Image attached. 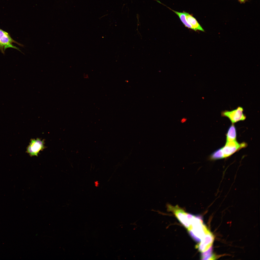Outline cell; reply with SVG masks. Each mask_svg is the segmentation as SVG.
Returning <instances> with one entry per match:
<instances>
[{"label":"cell","mask_w":260,"mask_h":260,"mask_svg":"<svg viewBox=\"0 0 260 260\" xmlns=\"http://www.w3.org/2000/svg\"><path fill=\"white\" fill-rule=\"evenodd\" d=\"M192 237L195 240L200 242L205 234L210 231L203 224L200 217L195 216L191 223V227L188 231Z\"/></svg>","instance_id":"1"},{"label":"cell","mask_w":260,"mask_h":260,"mask_svg":"<svg viewBox=\"0 0 260 260\" xmlns=\"http://www.w3.org/2000/svg\"><path fill=\"white\" fill-rule=\"evenodd\" d=\"M167 207L168 210L173 212L181 223L189 230L191 225L188 217V213L177 205L173 206L168 204Z\"/></svg>","instance_id":"2"},{"label":"cell","mask_w":260,"mask_h":260,"mask_svg":"<svg viewBox=\"0 0 260 260\" xmlns=\"http://www.w3.org/2000/svg\"><path fill=\"white\" fill-rule=\"evenodd\" d=\"M243 111V108L238 106L236 109L231 110L223 111L221 112V115L222 117H228L231 123L234 124L245 120L246 116L244 114Z\"/></svg>","instance_id":"3"},{"label":"cell","mask_w":260,"mask_h":260,"mask_svg":"<svg viewBox=\"0 0 260 260\" xmlns=\"http://www.w3.org/2000/svg\"><path fill=\"white\" fill-rule=\"evenodd\" d=\"M247 145L245 143H239L236 140L226 142L225 146L221 148L224 158L230 156L241 149L245 148Z\"/></svg>","instance_id":"4"},{"label":"cell","mask_w":260,"mask_h":260,"mask_svg":"<svg viewBox=\"0 0 260 260\" xmlns=\"http://www.w3.org/2000/svg\"><path fill=\"white\" fill-rule=\"evenodd\" d=\"M45 147L44 140L39 138L31 139L27 148L26 152L31 156H37L39 152Z\"/></svg>","instance_id":"5"},{"label":"cell","mask_w":260,"mask_h":260,"mask_svg":"<svg viewBox=\"0 0 260 260\" xmlns=\"http://www.w3.org/2000/svg\"><path fill=\"white\" fill-rule=\"evenodd\" d=\"M214 239L213 235L210 232L206 234L200 242L196 245V248L201 252L206 251L212 247Z\"/></svg>","instance_id":"6"},{"label":"cell","mask_w":260,"mask_h":260,"mask_svg":"<svg viewBox=\"0 0 260 260\" xmlns=\"http://www.w3.org/2000/svg\"><path fill=\"white\" fill-rule=\"evenodd\" d=\"M14 41L8 33L0 29V48L5 50L8 48L11 47L17 49H18L13 46L12 44Z\"/></svg>","instance_id":"7"},{"label":"cell","mask_w":260,"mask_h":260,"mask_svg":"<svg viewBox=\"0 0 260 260\" xmlns=\"http://www.w3.org/2000/svg\"><path fill=\"white\" fill-rule=\"evenodd\" d=\"M185 13L187 20L192 26L193 30L195 31L198 30L205 32L203 29L192 15L186 12Z\"/></svg>","instance_id":"8"},{"label":"cell","mask_w":260,"mask_h":260,"mask_svg":"<svg viewBox=\"0 0 260 260\" xmlns=\"http://www.w3.org/2000/svg\"><path fill=\"white\" fill-rule=\"evenodd\" d=\"M236 128L232 124L229 128L226 135V142H229L236 140Z\"/></svg>","instance_id":"9"},{"label":"cell","mask_w":260,"mask_h":260,"mask_svg":"<svg viewBox=\"0 0 260 260\" xmlns=\"http://www.w3.org/2000/svg\"><path fill=\"white\" fill-rule=\"evenodd\" d=\"M167 7L178 16L181 20L186 27L193 30L192 26L188 23L187 20L185 12H179L172 10L167 6Z\"/></svg>","instance_id":"10"},{"label":"cell","mask_w":260,"mask_h":260,"mask_svg":"<svg viewBox=\"0 0 260 260\" xmlns=\"http://www.w3.org/2000/svg\"><path fill=\"white\" fill-rule=\"evenodd\" d=\"M222 158H224V156L221 148L213 153L208 157V159L211 161L215 160Z\"/></svg>","instance_id":"11"},{"label":"cell","mask_w":260,"mask_h":260,"mask_svg":"<svg viewBox=\"0 0 260 260\" xmlns=\"http://www.w3.org/2000/svg\"><path fill=\"white\" fill-rule=\"evenodd\" d=\"M241 2L243 3L246 2L247 0H238Z\"/></svg>","instance_id":"12"}]
</instances>
